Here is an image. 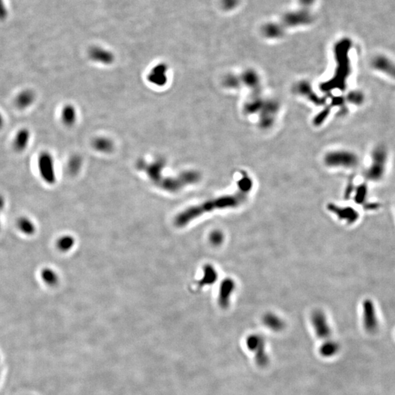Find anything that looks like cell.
<instances>
[{"label": "cell", "mask_w": 395, "mask_h": 395, "mask_svg": "<svg viewBox=\"0 0 395 395\" xmlns=\"http://www.w3.org/2000/svg\"><path fill=\"white\" fill-rule=\"evenodd\" d=\"M62 121L67 126H71L76 119V111L72 106L67 105L61 112Z\"/></svg>", "instance_id": "19"}, {"label": "cell", "mask_w": 395, "mask_h": 395, "mask_svg": "<svg viewBox=\"0 0 395 395\" xmlns=\"http://www.w3.org/2000/svg\"><path fill=\"white\" fill-rule=\"evenodd\" d=\"M263 325L268 329L279 332L286 328V322L278 315L273 313H267L263 316Z\"/></svg>", "instance_id": "11"}, {"label": "cell", "mask_w": 395, "mask_h": 395, "mask_svg": "<svg viewBox=\"0 0 395 395\" xmlns=\"http://www.w3.org/2000/svg\"><path fill=\"white\" fill-rule=\"evenodd\" d=\"M30 140V132L27 128H22L16 133L13 139V148L16 152H23L28 146Z\"/></svg>", "instance_id": "12"}, {"label": "cell", "mask_w": 395, "mask_h": 395, "mask_svg": "<svg viewBox=\"0 0 395 395\" xmlns=\"http://www.w3.org/2000/svg\"><path fill=\"white\" fill-rule=\"evenodd\" d=\"M218 278V274L215 270L213 266L210 264H207L204 267V276L202 279L198 282V285L202 286L207 285H213Z\"/></svg>", "instance_id": "14"}, {"label": "cell", "mask_w": 395, "mask_h": 395, "mask_svg": "<svg viewBox=\"0 0 395 395\" xmlns=\"http://www.w3.org/2000/svg\"><path fill=\"white\" fill-rule=\"evenodd\" d=\"M372 64L376 71L395 79V63L390 59L384 56H378L374 59Z\"/></svg>", "instance_id": "10"}, {"label": "cell", "mask_w": 395, "mask_h": 395, "mask_svg": "<svg viewBox=\"0 0 395 395\" xmlns=\"http://www.w3.org/2000/svg\"><path fill=\"white\" fill-rule=\"evenodd\" d=\"M246 346L255 356L257 365L265 367L269 364V357L266 351V340L259 334H252L246 339Z\"/></svg>", "instance_id": "2"}, {"label": "cell", "mask_w": 395, "mask_h": 395, "mask_svg": "<svg viewBox=\"0 0 395 395\" xmlns=\"http://www.w3.org/2000/svg\"><path fill=\"white\" fill-rule=\"evenodd\" d=\"M225 236L219 230H215L210 235V241L214 246H219L224 242Z\"/></svg>", "instance_id": "23"}, {"label": "cell", "mask_w": 395, "mask_h": 395, "mask_svg": "<svg viewBox=\"0 0 395 395\" xmlns=\"http://www.w3.org/2000/svg\"><path fill=\"white\" fill-rule=\"evenodd\" d=\"M364 325L369 332H374L378 327L375 309L370 300L365 301L364 303Z\"/></svg>", "instance_id": "9"}, {"label": "cell", "mask_w": 395, "mask_h": 395, "mask_svg": "<svg viewBox=\"0 0 395 395\" xmlns=\"http://www.w3.org/2000/svg\"><path fill=\"white\" fill-rule=\"evenodd\" d=\"M328 163L331 166L352 167L358 163V159L354 154L349 152H338L330 154L328 157Z\"/></svg>", "instance_id": "7"}, {"label": "cell", "mask_w": 395, "mask_h": 395, "mask_svg": "<svg viewBox=\"0 0 395 395\" xmlns=\"http://www.w3.org/2000/svg\"><path fill=\"white\" fill-rule=\"evenodd\" d=\"M17 227L22 234L31 236L36 232V225L31 219L27 217H21L18 219Z\"/></svg>", "instance_id": "16"}, {"label": "cell", "mask_w": 395, "mask_h": 395, "mask_svg": "<svg viewBox=\"0 0 395 395\" xmlns=\"http://www.w3.org/2000/svg\"><path fill=\"white\" fill-rule=\"evenodd\" d=\"M236 283L232 278H227L221 282L219 286L218 303L223 309L228 308L231 302V296L235 291Z\"/></svg>", "instance_id": "6"}, {"label": "cell", "mask_w": 395, "mask_h": 395, "mask_svg": "<svg viewBox=\"0 0 395 395\" xmlns=\"http://www.w3.org/2000/svg\"><path fill=\"white\" fill-rule=\"evenodd\" d=\"M4 207V198L0 195V211L3 210Z\"/></svg>", "instance_id": "26"}, {"label": "cell", "mask_w": 395, "mask_h": 395, "mask_svg": "<svg viewBox=\"0 0 395 395\" xmlns=\"http://www.w3.org/2000/svg\"><path fill=\"white\" fill-rule=\"evenodd\" d=\"M81 159H80L79 157L74 156V157H71V160L68 162V172L71 175H75L79 171L80 168H81Z\"/></svg>", "instance_id": "22"}, {"label": "cell", "mask_w": 395, "mask_h": 395, "mask_svg": "<svg viewBox=\"0 0 395 395\" xmlns=\"http://www.w3.org/2000/svg\"><path fill=\"white\" fill-rule=\"evenodd\" d=\"M245 200V195L240 192L236 193L235 195L222 196L212 201H207L196 207H190L177 216L175 219L176 225L177 226H184L186 224L202 215L204 213H210L214 210L235 208L241 205Z\"/></svg>", "instance_id": "1"}, {"label": "cell", "mask_w": 395, "mask_h": 395, "mask_svg": "<svg viewBox=\"0 0 395 395\" xmlns=\"http://www.w3.org/2000/svg\"><path fill=\"white\" fill-rule=\"evenodd\" d=\"M95 146L99 150L107 152L111 148V144L107 139H98L95 142Z\"/></svg>", "instance_id": "24"}, {"label": "cell", "mask_w": 395, "mask_h": 395, "mask_svg": "<svg viewBox=\"0 0 395 395\" xmlns=\"http://www.w3.org/2000/svg\"><path fill=\"white\" fill-rule=\"evenodd\" d=\"M327 210L336 215L340 219L347 221L349 223H353L358 219V213L352 207H340L334 204H329Z\"/></svg>", "instance_id": "8"}, {"label": "cell", "mask_w": 395, "mask_h": 395, "mask_svg": "<svg viewBox=\"0 0 395 395\" xmlns=\"http://www.w3.org/2000/svg\"><path fill=\"white\" fill-rule=\"evenodd\" d=\"M7 10L4 5V1L0 0V20H4L7 18Z\"/></svg>", "instance_id": "25"}, {"label": "cell", "mask_w": 395, "mask_h": 395, "mask_svg": "<svg viewBox=\"0 0 395 395\" xmlns=\"http://www.w3.org/2000/svg\"><path fill=\"white\" fill-rule=\"evenodd\" d=\"M387 154L385 148L378 146L374 150L372 157V164L366 172L368 180L378 181L381 180L385 172Z\"/></svg>", "instance_id": "3"}, {"label": "cell", "mask_w": 395, "mask_h": 395, "mask_svg": "<svg viewBox=\"0 0 395 395\" xmlns=\"http://www.w3.org/2000/svg\"><path fill=\"white\" fill-rule=\"evenodd\" d=\"M74 244H75V240H74L73 237L69 235H65L57 240L56 245H57V248L60 251L67 252L71 250V248L73 247Z\"/></svg>", "instance_id": "20"}, {"label": "cell", "mask_w": 395, "mask_h": 395, "mask_svg": "<svg viewBox=\"0 0 395 395\" xmlns=\"http://www.w3.org/2000/svg\"><path fill=\"white\" fill-rule=\"evenodd\" d=\"M311 323L318 337L322 340H329L331 329L326 315L322 310H315L311 315Z\"/></svg>", "instance_id": "5"}, {"label": "cell", "mask_w": 395, "mask_h": 395, "mask_svg": "<svg viewBox=\"0 0 395 395\" xmlns=\"http://www.w3.org/2000/svg\"><path fill=\"white\" fill-rule=\"evenodd\" d=\"M90 57L92 60L101 63H110L113 60V56L108 51L100 48H94L90 51Z\"/></svg>", "instance_id": "18"}, {"label": "cell", "mask_w": 395, "mask_h": 395, "mask_svg": "<svg viewBox=\"0 0 395 395\" xmlns=\"http://www.w3.org/2000/svg\"><path fill=\"white\" fill-rule=\"evenodd\" d=\"M165 73H166V68H165V67H157V68L151 72V76L149 79L152 81V82L156 83V84H163L166 80Z\"/></svg>", "instance_id": "21"}, {"label": "cell", "mask_w": 395, "mask_h": 395, "mask_svg": "<svg viewBox=\"0 0 395 395\" xmlns=\"http://www.w3.org/2000/svg\"><path fill=\"white\" fill-rule=\"evenodd\" d=\"M40 277L45 285L51 286V287L57 286L59 283L58 275L54 269H51V268H43L40 272Z\"/></svg>", "instance_id": "17"}, {"label": "cell", "mask_w": 395, "mask_h": 395, "mask_svg": "<svg viewBox=\"0 0 395 395\" xmlns=\"http://www.w3.org/2000/svg\"><path fill=\"white\" fill-rule=\"evenodd\" d=\"M37 169L39 175L46 184H53L56 181L55 164L53 156L50 152L43 151L37 158Z\"/></svg>", "instance_id": "4"}, {"label": "cell", "mask_w": 395, "mask_h": 395, "mask_svg": "<svg viewBox=\"0 0 395 395\" xmlns=\"http://www.w3.org/2000/svg\"><path fill=\"white\" fill-rule=\"evenodd\" d=\"M36 100V95L34 92L30 89L23 90L18 94L15 99V104L19 109H26L33 105Z\"/></svg>", "instance_id": "13"}, {"label": "cell", "mask_w": 395, "mask_h": 395, "mask_svg": "<svg viewBox=\"0 0 395 395\" xmlns=\"http://www.w3.org/2000/svg\"><path fill=\"white\" fill-rule=\"evenodd\" d=\"M0 227H1V223H0Z\"/></svg>", "instance_id": "28"}, {"label": "cell", "mask_w": 395, "mask_h": 395, "mask_svg": "<svg viewBox=\"0 0 395 395\" xmlns=\"http://www.w3.org/2000/svg\"><path fill=\"white\" fill-rule=\"evenodd\" d=\"M4 117H3L2 114L0 113V129H1V128H3V126H4Z\"/></svg>", "instance_id": "27"}, {"label": "cell", "mask_w": 395, "mask_h": 395, "mask_svg": "<svg viewBox=\"0 0 395 395\" xmlns=\"http://www.w3.org/2000/svg\"><path fill=\"white\" fill-rule=\"evenodd\" d=\"M340 346L337 342L334 340H326L319 349V353L322 357L329 358L334 357L340 351Z\"/></svg>", "instance_id": "15"}]
</instances>
